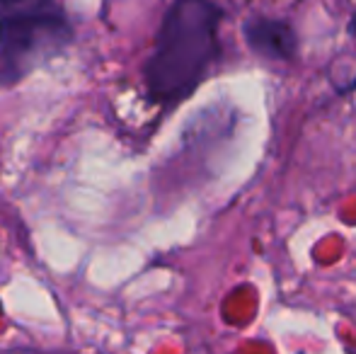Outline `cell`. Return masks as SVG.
Returning <instances> with one entry per match:
<instances>
[{"label": "cell", "mask_w": 356, "mask_h": 354, "mask_svg": "<svg viewBox=\"0 0 356 354\" xmlns=\"http://www.w3.org/2000/svg\"><path fill=\"white\" fill-rule=\"evenodd\" d=\"M220 10L213 0H175L165 13L143 68L155 102L184 99L209 76L218 58Z\"/></svg>", "instance_id": "6da1fadb"}, {"label": "cell", "mask_w": 356, "mask_h": 354, "mask_svg": "<svg viewBox=\"0 0 356 354\" xmlns=\"http://www.w3.org/2000/svg\"><path fill=\"white\" fill-rule=\"evenodd\" d=\"M71 39V22L54 0H0V86L27 78Z\"/></svg>", "instance_id": "7a4b0ae2"}, {"label": "cell", "mask_w": 356, "mask_h": 354, "mask_svg": "<svg viewBox=\"0 0 356 354\" xmlns=\"http://www.w3.org/2000/svg\"><path fill=\"white\" fill-rule=\"evenodd\" d=\"M245 39L254 54L272 61H289L298 49L293 29L282 19L272 17H252L245 22Z\"/></svg>", "instance_id": "3957f363"}]
</instances>
